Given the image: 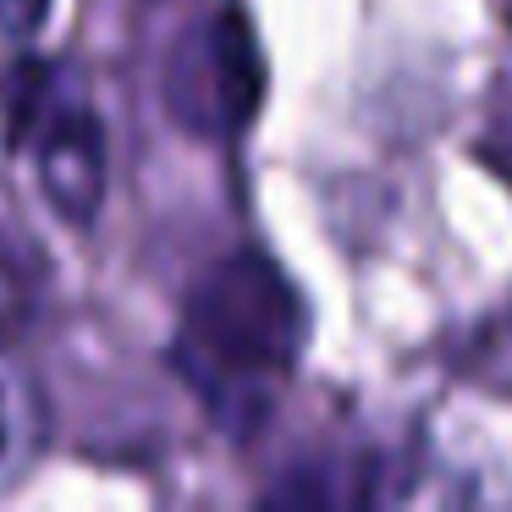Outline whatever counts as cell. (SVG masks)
Returning <instances> with one entry per match:
<instances>
[{"label":"cell","instance_id":"cell-1","mask_svg":"<svg viewBox=\"0 0 512 512\" xmlns=\"http://www.w3.org/2000/svg\"><path fill=\"white\" fill-rule=\"evenodd\" d=\"M303 347V303L265 254L215 259L188 292L177 364L221 419L248 424Z\"/></svg>","mask_w":512,"mask_h":512},{"label":"cell","instance_id":"cell-2","mask_svg":"<svg viewBox=\"0 0 512 512\" xmlns=\"http://www.w3.org/2000/svg\"><path fill=\"white\" fill-rule=\"evenodd\" d=\"M265 94V61L243 6H215L177 39L166 61V105L177 127L199 138H232Z\"/></svg>","mask_w":512,"mask_h":512},{"label":"cell","instance_id":"cell-3","mask_svg":"<svg viewBox=\"0 0 512 512\" xmlns=\"http://www.w3.org/2000/svg\"><path fill=\"white\" fill-rule=\"evenodd\" d=\"M39 188L67 226H89L105 204V127L89 105H67L39 133Z\"/></svg>","mask_w":512,"mask_h":512},{"label":"cell","instance_id":"cell-4","mask_svg":"<svg viewBox=\"0 0 512 512\" xmlns=\"http://www.w3.org/2000/svg\"><path fill=\"white\" fill-rule=\"evenodd\" d=\"M39 446H45V402L34 380L0 353V490H12L34 468Z\"/></svg>","mask_w":512,"mask_h":512},{"label":"cell","instance_id":"cell-5","mask_svg":"<svg viewBox=\"0 0 512 512\" xmlns=\"http://www.w3.org/2000/svg\"><path fill=\"white\" fill-rule=\"evenodd\" d=\"M34 303H39L34 265L17 254V243L0 237V342H12V336L34 320Z\"/></svg>","mask_w":512,"mask_h":512},{"label":"cell","instance_id":"cell-6","mask_svg":"<svg viewBox=\"0 0 512 512\" xmlns=\"http://www.w3.org/2000/svg\"><path fill=\"white\" fill-rule=\"evenodd\" d=\"M45 17H50V0H0V34H6V39L39 34Z\"/></svg>","mask_w":512,"mask_h":512}]
</instances>
